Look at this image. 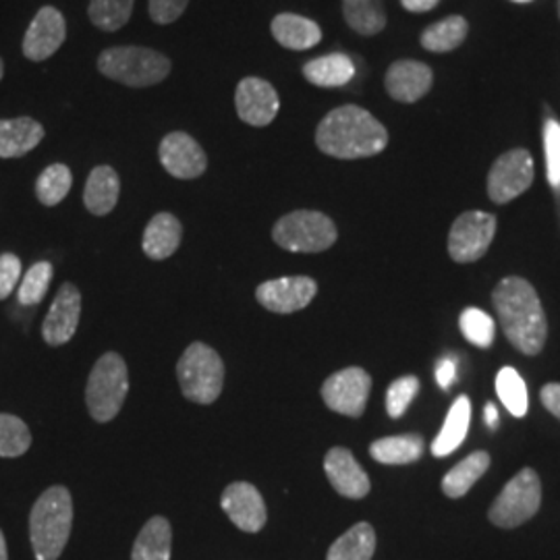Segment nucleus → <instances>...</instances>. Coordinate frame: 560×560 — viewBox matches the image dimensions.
I'll return each instance as SVG.
<instances>
[{
    "label": "nucleus",
    "instance_id": "obj_1",
    "mask_svg": "<svg viewBox=\"0 0 560 560\" xmlns=\"http://www.w3.org/2000/svg\"><path fill=\"white\" fill-rule=\"evenodd\" d=\"M316 143L326 156L340 161L370 159L384 152L388 131L372 113L355 104L330 110L316 129Z\"/></svg>",
    "mask_w": 560,
    "mask_h": 560
},
{
    "label": "nucleus",
    "instance_id": "obj_2",
    "mask_svg": "<svg viewBox=\"0 0 560 560\" xmlns=\"http://www.w3.org/2000/svg\"><path fill=\"white\" fill-rule=\"evenodd\" d=\"M492 300L511 345L525 355H538L546 342L548 324L536 289L525 279L509 277L499 282Z\"/></svg>",
    "mask_w": 560,
    "mask_h": 560
},
{
    "label": "nucleus",
    "instance_id": "obj_3",
    "mask_svg": "<svg viewBox=\"0 0 560 560\" xmlns=\"http://www.w3.org/2000/svg\"><path fill=\"white\" fill-rule=\"evenodd\" d=\"M73 525V501L67 488H48L30 515V538L36 560H59Z\"/></svg>",
    "mask_w": 560,
    "mask_h": 560
},
{
    "label": "nucleus",
    "instance_id": "obj_4",
    "mask_svg": "<svg viewBox=\"0 0 560 560\" xmlns=\"http://www.w3.org/2000/svg\"><path fill=\"white\" fill-rule=\"evenodd\" d=\"M171 67L168 57L143 46H115L98 57L102 75L129 88L156 85L168 78Z\"/></svg>",
    "mask_w": 560,
    "mask_h": 560
},
{
    "label": "nucleus",
    "instance_id": "obj_5",
    "mask_svg": "<svg viewBox=\"0 0 560 560\" xmlns=\"http://www.w3.org/2000/svg\"><path fill=\"white\" fill-rule=\"evenodd\" d=\"M180 390L194 402L210 405L221 397L224 384V363L221 355L203 345L194 342L185 349L177 365Z\"/></svg>",
    "mask_w": 560,
    "mask_h": 560
},
{
    "label": "nucleus",
    "instance_id": "obj_6",
    "mask_svg": "<svg viewBox=\"0 0 560 560\" xmlns=\"http://www.w3.org/2000/svg\"><path fill=\"white\" fill-rule=\"evenodd\" d=\"M339 237L335 222L314 210H295L284 214L272 229V240L293 254H318L335 245Z\"/></svg>",
    "mask_w": 560,
    "mask_h": 560
},
{
    "label": "nucleus",
    "instance_id": "obj_7",
    "mask_svg": "<svg viewBox=\"0 0 560 560\" xmlns=\"http://www.w3.org/2000/svg\"><path fill=\"white\" fill-rule=\"evenodd\" d=\"M129 393V378H127V365L117 353L102 355L94 365L88 388L85 400L92 418L96 421H110L117 418V413Z\"/></svg>",
    "mask_w": 560,
    "mask_h": 560
},
{
    "label": "nucleus",
    "instance_id": "obj_8",
    "mask_svg": "<svg viewBox=\"0 0 560 560\" xmlns=\"http://www.w3.org/2000/svg\"><path fill=\"white\" fill-rule=\"evenodd\" d=\"M540 502V478L534 469L525 467L502 488L499 499L490 506L488 517L499 527H517L538 513Z\"/></svg>",
    "mask_w": 560,
    "mask_h": 560
},
{
    "label": "nucleus",
    "instance_id": "obj_9",
    "mask_svg": "<svg viewBox=\"0 0 560 560\" xmlns=\"http://www.w3.org/2000/svg\"><path fill=\"white\" fill-rule=\"evenodd\" d=\"M497 235V219L488 212H465L448 235V254L459 264L480 260Z\"/></svg>",
    "mask_w": 560,
    "mask_h": 560
},
{
    "label": "nucleus",
    "instance_id": "obj_10",
    "mask_svg": "<svg viewBox=\"0 0 560 560\" xmlns=\"http://www.w3.org/2000/svg\"><path fill=\"white\" fill-rule=\"evenodd\" d=\"M534 183V161L523 148L504 152L488 175V196L497 203L520 198Z\"/></svg>",
    "mask_w": 560,
    "mask_h": 560
},
{
    "label": "nucleus",
    "instance_id": "obj_11",
    "mask_svg": "<svg viewBox=\"0 0 560 560\" xmlns=\"http://www.w3.org/2000/svg\"><path fill=\"white\" fill-rule=\"evenodd\" d=\"M372 390V378L361 368H345L322 384V399L328 409L347 418H361Z\"/></svg>",
    "mask_w": 560,
    "mask_h": 560
},
{
    "label": "nucleus",
    "instance_id": "obj_12",
    "mask_svg": "<svg viewBox=\"0 0 560 560\" xmlns=\"http://www.w3.org/2000/svg\"><path fill=\"white\" fill-rule=\"evenodd\" d=\"M318 293L316 280L310 277H287L266 280L256 291L261 305L275 314H293L307 307Z\"/></svg>",
    "mask_w": 560,
    "mask_h": 560
},
{
    "label": "nucleus",
    "instance_id": "obj_13",
    "mask_svg": "<svg viewBox=\"0 0 560 560\" xmlns=\"http://www.w3.org/2000/svg\"><path fill=\"white\" fill-rule=\"evenodd\" d=\"M235 106L243 122L252 127H266L279 115V94L270 81L245 78L237 85Z\"/></svg>",
    "mask_w": 560,
    "mask_h": 560
},
{
    "label": "nucleus",
    "instance_id": "obj_14",
    "mask_svg": "<svg viewBox=\"0 0 560 560\" xmlns=\"http://www.w3.org/2000/svg\"><path fill=\"white\" fill-rule=\"evenodd\" d=\"M159 154L162 166L175 179H198L208 168V159L200 143L183 131L168 133L161 141Z\"/></svg>",
    "mask_w": 560,
    "mask_h": 560
},
{
    "label": "nucleus",
    "instance_id": "obj_15",
    "mask_svg": "<svg viewBox=\"0 0 560 560\" xmlns=\"http://www.w3.org/2000/svg\"><path fill=\"white\" fill-rule=\"evenodd\" d=\"M67 38V23L55 7H42L23 38V55L32 62L50 59Z\"/></svg>",
    "mask_w": 560,
    "mask_h": 560
},
{
    "label": "nucleus",
    "instance_id": "obj_16",
    "mask_svg": "<svg viewBox=\"0 0 560 560\" xmlns=\"http://www.w3.org/2000/svg\"><path fill=\"white\" fill-rule=\"evenodd\" d=\"M81 316L80 289L71 282H65L52 301L48 316L42 326V337L48 345H65L73 339Z\"/></svg>",
    "mask_w": 560,
    "mask_h": 560
},
{
    "label": "nucleus",
    "instance_id": "obj_17",
    "mask_svg": "<svg viewBox=\"0 0 560 560\" xmlns=\"http://www.w3.org/2000/svg\"><path fill=\"white\" fill-rule=\"evenodd\" d=\"M222 509L241 532L258 534L266 525V504L256 486L247 481L231 483L222 494Z\"/></svg>",
    "mask_w": 560,
    "mask_h": 560
},
{
    "label": "nucleus",
    "instance_id": "obj_18",
    "mask_svg": "<svg viewBox=\"0 0 560 560\" xmlns=\"http://www.w3.org/2000/svg\"><path fill=\"white\" fill-rule=\"evenodd\" d=\"M432 81H434V73L425 62L397 60L386 71L384 88L390 98L402 104H413L430 92Z\"/></svg>",
    "mask_w": 560,
    "mask_h": 560
},
{
    "label": "nucleus",
    "instance_id": "obj_19",
    "mask_svg": "<svg viewBox=\"0 0 560 560\" xmlns=\"http://www.w3.org/2000/svg\"><path fill=\"white\" fill-rule=\"evenodd\" d=\"M324 471L340 497L351 501H360L363 497H368L370 478L361 469L360 463L351 455L349 448H342V446L330 448L324 459Z\"/></svg>",
    "mask_w": 560,
    "mask_h": 560
},
{
    "label": "nucleus",
    "instance_id": "obj_20",
    "mask_svg": "<svg viewBox=\"0 0 560 560\" xmlns=\"http://www.w3.org/2000/svg\"><path fill=\"white\" fill-rule=\"evenodd\" d=\"M44 140V127L32 117L0 120V159H21Z\"/></svg>",
    "mask_w": 560,
    "mask_h": 560
},
{
    "label": "nucleus",
    "instance_id": "obj_21",
    "mask_svg": "<svg viewBox=\"0 0 560 560\" xmlns=\"http://www.w3.org/2000/svg\"><path fill=\"white\" fill-rule=\"evenodd\" d=\"M270 30L275 40L289 50H310L322 40L320 25L295 13H280L272 20Z\"/></svg>",
    "mask_w": 560,
    "mask_h": 560
},
{
    "label": "nucleus",
    "instance_id": "obj_22",
    "mask_svg": "<svg viewBox=\"0 0 560 560\" xmlns=\"http://www.w3.org/2000/svg\"><path fill=\"white\" fill-rule=\"evenodd\" d=\"M183 226L179 219L168 212L156 214L148 222L143 233V252L152 260H166L179 249Z\"/></svg>",
    "mask_w": 560,
    "mask_h": 560
},
{
    "label": "nucleus",
    "instance_id": "obj_23",
    "mask_svg": "<svg viewBox=\"0 0 560 560\" xmlns=\"http://www.w3.org/2000/svg\"><path fill=\"white\" fill-rule=\"evenodd\" d=\"M119 194L120 179L117 171L110 166H96L85 183L83 201L92 214L106 217L108 212L115 210V206L119 201Z\"/></svg>",
    "mask_w": 560,
    "mask_h": 560
},
{
    "label": "nucleus",
    "instance_id": "obj_24",
    "mask_svg": "<svg viewBox=\"0 0 560 560\" xmlns=\"http://www.w3.org/2000/svg\"><path fill=\"white\" fill-rule=\"evenodd\" d=\"M303 75L318 88H340L355 78V65L351 57L342 52H332L326 57L307 60L303 65Z\"/></svg>",
    "mask_w": 560,
    "mask_h": 560
},
{
    "label": "nucleus",
    "instance_id": "obj_25",
    "mask_svg": "<svg viewBox=\"0 0 560 560\" xmlns=\"http://www.w3.org/2000/svg\"><path fill=\"white\" fill-rule=\"evenodd\" d=\"M469 421H471V402L463 395L453 402L446 421L442 425L441 434L436 436V441L432 442V455L448 457L451 453H455L465 442V436L469 432Z\"/></svg>",
    "mask_w": 560,
    "mask_h": 560
},
{
    "label": "nucleus",
    "instance_id": "obj_26",
    "mask_svg": "<svg viewBox=\"0 0 560 560\" xmlns=\"http://www.w3.org/2000/svg\"><path fill=\"white\" fill-rule=\"evenodd\" d=\"M173 529L164 517H152L143 527L133 544L131 560H171Z\"/></svg>",
    "mask_w": 560,
    "mask_h": 560
},
{
    "label": "nucleus",
    "instance_id": "obj_27",
    "mask_svg": "<svg viewBox=\"0 0 560 560\" xmlns=\"http://www.w3.org/2000/svg\"><path fill=\"white\" fill-rule=\"evenodd\" d=\"M490 467V455L478 451V453H471L469 457L457 463L442 480V492L448 497V499H460L465 497L471 486L476 481L480 480L481 476L488 471Z\"/></svg>",
    "mask_w": 560,
    "mask_h": 560
},
{
    "label": "nucleus",
    "instance_id": "obj_28",
    "mask_svg": "<svg viewBox=\"0 0 560 560\" xmlns=\"http://www.w3.org/2000/svg\"><path fill=\"white\" fill-rule=\"evenodd\" d=\"M374 550H376L374 527L370 523H358L330 546L326 560H372Z\"/></svg>",
    "mask_w": 560,
    "mask_h": 560
},
{
    "label": "nucleus",
    "instance_id": "obj_29",
    "mask_svg": "<svg viewBox=\"0 0 560 560\" xmlns=\"http://www.w3.org/2000/svg\"><path fill=\"white\" fill-rule=\"evenodd\" d=\"M423 446V439L418 434H400L374 442L370 446V455L382 465H407L420 459Z\"/></svg>",
    "mask_w": 560,
    "mask_h": 560
},
{
    "label": "nucleus",
    "instance_id": "obj_30",
    "mask_svg": "<svg viewBox=\"0 0 560 560\" xmlns=\"http://www.w3.org/2000/svg\"><path fill=\"white\" fill-rule=\"evenodd\" d=\"M347 25L361 36H376L386 27V11L382 0H342Z\"/></svg>",
    "mask_w": 560,
    "mask_h": 560
},
{
    "label": "nucleus",
    "instance_id": "obj_31",
    "mask_svg": "<svg viewBox=\"0 0 560 560\" xmlns=\"http://www.w3.org/2000/svg\"><path fill=\"white\" fill-rule=\"evenodd\" d=\"M469 25L460 15H451L446 20L428 25L421 32V46L430 52H451L459 48L467 38Z\"/></svg>",
    "mask_w": 560,
    "mask_h": 560
},
{
    "label": "nucleus",
    "instance_id": "obj_32",
    "mask_svg": "<svg viewBox=\"0 0 560 560\" xmlns=\"http://www.w3.org/2000/svg\"><path fill=\"white\" fill-rule=\"evenodd\" d=\"M497 393L502 405L513 418H523L529 409V393L527 384L521 378L520 372L511 365L502 368L497 376Z\"/></svg>",
    "mask_w": 560,
    "mask_h": 560
},
{
    "label": "nucleus",
    "instance_id": "obj_33",
    "mask_svg": "<svg viewBox=\"0 0 560 560\" xmlns=\"http://www.w3.org/2000/svg\"><path fill=\"white\" fill-rule=\"evenodd\" d=\"M136 0H90L88 15L102 32H119L133 13Z\"/></svg>",
    "mask_w": 560,
    "mask_h": 560
},
{
    "label": "nucleus",
    "instance_id": "obj_34",
    "mask_svg": "<svg viewBox=\"0 0 560 560\" xmlns=\"http://www.w3.org/2000/svg\"><path fill=\"white\" fill-rule=\"evenodd\" d=\"M73 185V175L67 164H50L36 180V196L44 206H57L67 198Z\"/></svg>",
    "mask_w": 560,
    "mask_h": 560
},
{
    "label": "nucleus",
    "instance_id": "obj_35",
    "mask_svg": "<svg viewBox=\"0 0 560 560\" xmlns=\"http://www.w3.org/2000/svg\"><path fill=\"white\" fill-rule=\"evenodd\" d=\"M459 328L465 339L481 349L492 347L494 337H497V322L478 307H467L460 314Z\"/></svg>",
    "mask_w": 560,
    "mask_h": 560
},
{
    "label": "nucleus",
    "instance_id": "obj_36",
    "mask_svg": "<svg viewBox=\"0 0 560 560\" xmlns=\"http://www.w3.org/2000/svg\"><path fill=\"white\" fill-rule=\"evenodd\" d=\"M32 444V434L25 421L18 416L0 413V457H21Z\"/></svg>",
    "mask_w": 560,
    "mask_h": 560
},
{
    "label": "nucleus",
    "instance_id": "obj_37",
    "mask_svg": "<svg viewBox=\"0 0 560 560\" xmlns=\"http://www.w3.org/2000/svg\"><path fill=\"white\" fill-rule=\"evenodd\" d=\"M52 280V264L38 261L34 264L20 284V301L23 305H36L48 293Z\"/></svg>",
    "mask_w": 560,
    "mask_h": 560
},
{
    "label": "nucleus",
    "instance_id": "obj_38",
    "mask_svg": "<svg viewBox=\"0 0 560 560\" xmlns=\"http://www.w3.org/2000/svg\"><path fill=\"white\" fill-rule=\"evenodd\" d=\"M420 390V381L416 376H402L399 381L393 382L386 393V411L390 418H400L411 400L416 399Z\"/></svg>",
    "mask_w": 560,
    "mask_h": 560
},
{
    "label": "nucleus",
    "instance_id": "obj_39",
    "mask_svg": "<svg viewBox=\"0 0 560 560\" xmlns=\"http://www.w3.org/2000/svg\"><path fill=\"white\" fill-rule=\"evenodd\" d=\"M544 148H546V175L555 189H560V122L548 119L544 125Z\"/></svg>",
    "mask_w": 560,
    "mask_h": 560
},
{
    "label": "nucleus",
    "instance_id": "obj_40",
    "mask_svg": "<svg viewBox=\"0 0 560 560\" xmlns=\"http://www.w3.org/2000/svg\"><path fill=\"white\" fill-rule=\"evenodd\" d=\"M189 0H148L150 7V18L154 23L161 25H168L179 20L180 15L185 13Z\"/></svg>",
    "mask_w": 560,
    "mask_h": 560
},
{
    "label": "nucleus",
    "instance_id": "obj_41",
    "mask_svg": "<svg viewBox=\"0 0 560 560\" xmlns=\"http://www.w3.org/2000/svg\"><path fill=\"white\" fill-rule=\"evenodd\" d=\"M21 279V260L15 254L0 256V300H7Z\"/></svg>",
    "mask_w": 560,
    "mask_h": 560
},
{
    "label": "nucleus",
    "instance_id": "obj_42",
    "mask_svg": "<svg viewBox=\"0 0 560 560\" xmlns=\"http://www.w3.org/2000/svg\"><path fill=\"white\" fill-rule=\"evenodd\" d=\"M457 378V361L455 358H442L436 365V382L439 386L448 390L453 386V382Z\"/></svg>",
    "mask_w": 560,
    "mask_h": 560
},
{
    "label": "nucleus",
    "instance_id": "obj_43",
    "mask_svg": "<svg viewBox=\"0 0 560 560\" xmlns=\"http://www.w3.org/2000/svg\"><path fill=\"white\" fill-rule=\"evenodd\" d=\"M541 402L544 407L560 420V384L559 382H550L541 388Z\"/></svg>",
    "mask_w": 560,
    "mask_h": 560
},
{
    "label": "nucleus",
    "instance_id": "obj_44",
    "mask_svg": "<svg viewBox=\"0 0 560 560\" xmlns=\"http://www.w3.org/2000/svg\"><path fill=\"white\" fill-rule=\"evenodd\" d=\"M441 0H400L402 9L409 13H428L439 7Z\"/></svg>",
    "mask_w": 560,
    "mask_h": 560
},
{
    "label": "nucleus",
    "instance_id": "obj_45",
    "mask_svg": "<svg viewBox=\"0 0 560 560\" xmlns=\"http://www.w3.org/2000/svg\"><path fill=\"white\" fill-rule=\"evenodd\" d=\"M483 418H486V425L490 430H497L499 428V409L494 402H488L486 409H483Z\"/></svg>",
    "mask_w": 560,
    "mask_h": 560
},
{
    "label": "nucleus",
    "instance_id": "obj_46",
    "mask_svg": "<svg viewBox=\"0 0 560 560\" xmlns=\"http://www.w3.org/2000/svg\"><path fill=\"white\" fill-rule=\"evenodd\" d=\"M0 560H9V552H7V541H4L2 532H0Z\"/></svg>",
    "mask_w": 560,
    "mask_h": 560
},
{
    "label": "nucleus",
    "instance_id": "obj_47",
    "mask_svg": "<svg viewBox=\"0 0 560 560\" xmlns=\"http://www.w3.org/2000/svg\"><path fill=\"white\" fill-rule=\"evenodd\" d=\"M2 75H4V60L0 59V80H2Z\"/></svg>",
    "mask_w": 560,
    "mask_h": 560
},
{
    "label": "nucleus",
    "instance_id": "obj_48",
    "mask_svg": "<svg viewBox=\"0 0 560 560\" xmlns=\"http://www.w3.org/2000/svg\"><path fill=\"white\" fill-rule=\"evenodd\" d=\"M515 2H529V0H515Z\"/></svg>",
    "mask_w": 560,
    "mask_h": 560
},
{
    "label": "nucleus",
    "instance_id": "obj_49",
    "mask_svg": "<svg viewBox=\"0 0 560 560\" xmlns=\"http://www.w3.org/2000/svg\"><path fill=\"white\" fill-rule=\"evenodd\" d=\"M559 15H560V0H559Z\"/></svg>",
    "mask_w": 560,
    "mask_h": 560
}]
</instances>
